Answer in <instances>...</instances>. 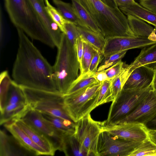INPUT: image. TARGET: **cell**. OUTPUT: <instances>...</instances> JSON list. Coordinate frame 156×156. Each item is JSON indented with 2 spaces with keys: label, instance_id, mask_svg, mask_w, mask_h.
<instances>
[{
  "label": "cell",
  "instance_id": "cell-18",
  "mask_svg": "<svg viewBox=\"0 0 156 156\" xmlns=\"http://www.w3.org/2000/svg\"><path fill=\"white\" fill-rule=\"evenodd\" d=\"M15 122L35 144L45 151L47 155H54L56 151L54 147L45 135L27 124L21 119L17 120Z\"/></svg>",
  "mask_w": 156,
  "mask_h": 156
},
{
  "label": "cell",
  "instance_id": "cell-35",
  "mask_svg": "<svg viewBox=\"0 0 156 156\" xmlns=\"http://www.w3.org/2000/svg\"><path fill=\"white\" fill-rule=\"evenodd\" d=\"M127 51H122L104 57V59L98 68L97 71L104 70L121 61Z\"/></svg>",
  "mask_w": 156,
  "mask_h": 156
},
{
  "label": "cell",
  "instance_id": "cell-36",
  "mask_svg": "<svg viewBox=\"0 0 156 156\" xmlns=\"http://www.w3.org/2000/svg\"><path fill=\"white\" fill-rule=\"evenodd\" d=\"M64 27V33L70 44L76 49V41L80 36L77 26L68 21L65 23Z\"/></svg>",
  "mask_w": 156,
  "mask_h": 156
},
{
  "label": "cell",
  "instance_id": "cell-40",
  "mask_svg": "<svg viewBox=\"0 0 156 156\" xmlns=\"http://www.w3.org/2000/svg\"><path fill=\"white\" fill-rule=\"evenodd\" d=\"M139 2L143 7L156 13V0H139Z\"/></svg>",
  "mask_w": 156,
  "mask_h": 156
},
{
  "label": "cell",
  "instance_id": "cell-22",
  "mask_svg": "<svg viewBox=\"0 0 156 156\" xmlns=\"http://www.w3.org/2000/svg\"><path fill=\"white\" fill-rule=\"evenodd\" d=\"M41 113L57 130L64 135L74 134L75 123L73 121L49 114Z\"/></svg>",
  "mask_w": 156,
  "mask_h": 156
},
{
  "label": "cell",
  "instance_id": "cell-9",
  "mask_svg": "<svg viewBox=\"0 0 156 156\" xmlns=\"http://www.w3.org/2000/svg\"><path fill=\"white\" fill-rule=\"evenodd\" d=\"M29 108L21 87L12 80L6 104L0 112V125L15 122L21 119Z\"/></svg>",
  "mask_w": 156,
  "mask_h": 156
},
{
  "label": "cell",
  "instance_id": "cell-5",
  "mask_svg": "<svg viewBox=\"0 0 156 156\" xmlns=\"http://www.w3.org/2000/svg\"><path fill=\"white\" fill-rule=\"evenodd\" d=\"M20 87L30 108L73 121L65 109L63 95L59 92Z\"/></svg>",
  "mask_w": 156,
  "mask_h": 156
},
{
  "label": "cell",
  "instance_id": "cell-34",
  "mask_svg": "<svg viewBox=\"0 0 156 156\" xmlns=\"http://www.w3.org/2000/svg\"><path fill=\"white\" fill-rule=\"evenodd\" d=\"M44 1L48 13L53 21L58 25L62 32L65 33V24L68 21L63 17L57 9L51 5L48 0Z\"/></svg>",
  "mask_w": 156,
  "mask_h": 156
},
{
  "label": "cell",
  "instance_id": "cell-38",
  "mask_svg": "<svg viewBox=\"0 0 156 156\" xmlns=\"http://www.w3.org/2000/svg\"><path fill=\"white\" fill-rule=\"evenodd\" d=\"M101 55L102 54L101 52L96 49L90 65L89 72L94 73L97 71L101 60Z\"/></svg>",
  "mask_w": 156,
  "mask_h": 156
},
{
  "label": "cell",
  "instance_id": "cell-10",
  "mask_svg": "<svg viewBox=\"0 0 156 156\" xmlns=\"http://www.w3.org/2000/svg\"><path fill=\"white\" fill-rule=\"evenodd\" d=\"M141 142L129 141L103 131L98 140V156H129Z\"/></svg>",
  "mask_w": 156,
  "mask_h": 156
},
{
  "label": "cell",
  "instance_id": "cell-33",
  "mask_svg": "<svg viewBox=\"0 0 156 156\" xmlns=\"http://www.w3.org/2000/svg\"><path fill=\"white\" fill-rule=\"evenodd\" d=\"M83 41V52L80 66V73L89 72L90 65L96 49L87 42Z\"/></svg>",
  "mask_w": 156,
  "mask_h": 156
},
{
  "label": "cell",
  "instance_id": "cell-47",
  "mask_svg": "<svg viewBox=\"0 0 156 156\" xmlns=\"http://www.w3.org/2000/svg\"><path fill=\"white\" fill-rule=\"evenodd\" d=\"M154 32L156 37V27H154Z\"/></svg>",
  "mask_w": 156,
  "mask_h": 156
},
{
  "label": "cell",
  "instance_id": "cell-16",
  "mask_svg": "<svg viewBox=\"0 0 156 156\" xmlns=\"http://www.w3.org/2000/svg\"><path fill=\"white\" fill-rule=\"evenodd\" d=\"M154 69L146 65L136 68L131 73L123 89L140 90L152 85Z\"/></svg>",
  "mask_w": 156,
  "mask_h": 156
},
{
  "label": "cell",
  "instance_id": "cell-23",
  "mask_svg": "<svg viewBox=\"0 0 156 156\" xmlns=\"http://www.w3.org/2000/svg\"><path fill=\"white\" fill-rule=\"evenodd\" d=\"M77 27L83 40L102 54L106 43V38L103 35L85 28L77 26Z\"/></svg>",
  "mask_w": 156,
  "mask_h": 156
},
{
  "label": "cell",
  "instance_id": "cell-12",
  "mask_svg": "<svg viewBox=\"0 0 156 156\" xmlns=\"http://www.w3.org/2000/svg\"><path fill=\"white\" fill-rule=\"evenodd\" d=\"M156 43L148 37L115 36L106 38V43L102 55L104 57L122 51L140 48Z\"/></svg>",
  "mask_w": 156,
  "mask_h": 156
},
{
  "label": "cell",
  "instance_id": "cell-4",
  "mask_svg": "<svg viewBox=\"0 0 156 156\" xmlns=\"http://www.w3.org/2000/svg\"><path fill=\"white\" fill-rule=\"evenodd\" d=\"M56 60L53 66L54 77L58 92L63 96L78 76L80 66L76 49L63 33Z\"/></svg>",
  "mask_w": 156,
  "mask_h": 156
},
{
  "label": "cell",
  "instance_id": "cell-45",
  "mask_svg": "<svg viewBox=\"0 0 156 156\" xmlns=\"http://www.w3.org/2000/svg\"><path fill=\"white\" fill-rule=\"evenodd\" d=\"M148 135L150 139L156 144V131L148 130Z\"/></svg>",
  "mask_w": 156,
  "mask_h": 156
},
{
  "label": "cell",
  "instance_id": "cell-32",
  "mask_svg": "<svg viewBox=\"0 0 156 156\" xmlns=\"http://www.w3.org/2000/svg\"><path fill=\"white\" fill-rule=\"evenodd\" d=\"M114 100L110 80H106L101 83L96 104V107Z\"/></svg>",
  "mask_w": 156,
  "mask_h": 156
},
{
  "label": "cell",
  "instance_id": "cell-29",
  "mask_svg": "<svg viewBox=\"0 0 156 156\" xmlns=\"http://www.w3.org/2000/svg\"><path fill=\"white\" fill-rule=\"evenodd\" d=\"M131 74L127 67L125 66L121 73L115 78L110 80L114 101L121 92L127 79Z\"/></svg>",
  "mask_w": 156,
  "mask_h": 156
},
{
  "label": "cell",
  "instance_id": "cell-20",
  "mask_svg": "<svg viewBox=\"0 0 156 156\" xmlns=\"http://www.w3.org/2000/svg\"><path fill=\"white\" fill-rule=\"evenodd\" d=\"M119 8L124 14L134 16L156 27V13L143 7L140 4Z\"/></svg>",
  "mask_w": 156,
  "mask_h": 156
},
{
  "label": "cell",
  "instance_id": "cell-6",
  "mask_svg": "<svg viewBox=\"0 0 156 156\" xmlns=\"http://www.w3.org/2000/svg\"><path fill=\"white\" fill-rule=\"evenodd\" d=\"M101 84L98 83L73 94L63 96L65 109L74 122H77L97 107Z\"/></svg>",
  "mask_w": 156,
  "mask_h": 156
},
{
  "label": "cell",
  "instance_id": "cell-28",
  "mask_svg": "<svg viewBox=\"0 0 156 156\" xmlns=\"http://www.w3.org/2000/svg\"><path fill=\"white\" fill-rule=\"evenodd\" d=\"M94 73L89 72L80 73L72 83L66 95H69L99 83L93 76Z\"/></svg>",
  "mask_w": 156,
  "mask_h": 156
},
{
  "label": "cell",
  "instance_id": "cell-31",
  "mask_svg": "<svg viewBox=\"0 0 156 156\" xmlns=\"http://www.w3.org/2000/svg\"><path fill=\"white\" fill-rule=\"evenodd\" d=\"M12 80L10 78L8 71L5 70L1 73L0 75V112H2L6 104L9 90Z\"/></svg>",
  "mask_w": 156,
  "mask_h": 156
},
{
  "label": "cell",
  "instance_id": "cell-13",
  "mask_svg": "<svg viewBox=\"0 0 156 156\" xmlns=\"http://www.w3.org/2000/svg\"><path fill=\"white\" fill-rule=\"evenodd\" d=\"M156 116V93L152 89L132 112L116 124L137 122L145 125Z\"/></svg>",
  "mask_w": 156,
  "mask_h": 156
},
{
  "label": "cell",
  "instance_id": "cell-44",
  "mask_svg": "<svg viewBox=\"0 0 156 156\" xmlns=\"http://www.w3.org/2000/svg\"><path fill=\"white\" fill-rule=\"evenodd\" d=\"M105 4L112 8L118 7L115 0H101Z\"/></svg>",
  "mask_w": 156,
  "mask_h": 156
},
{
  "label": "cell",
  "instance_id": "cell-24",
  "mask_svg": "<svg viewBox=\"0 0 156 156\" xmlns=\"http://www.w3.org/2000/svg\"><path fill=\"white\" fill-rule=\"evenodd\" d=\"M63 151L67 156H88L74 134L64 136Z\"/></svg>",
  "mask_w": 156,
  "mask_h": 156
},
{
  "label": "cell",
  "instance_id": "cell-43",
  "mask_svg": "<svg viewBox=\"0 0 156 156\" xmlns=\"http://www.w3.org/2000/svg\"><path fill=\"white\" fill-rule=\"evenodd\" d=\"M145 125L149 130H156V116Z\"/></svg>",
  "mask_w": 156,
  "mask_h": 156
},
{
  "label": "cell",
  "instance_id": "cell-11",
  "mask_svg": "<svg viewBox=\"0 0 156 156\" xmlns=\"http://www.w3.org/2000/svg\"><path fill=\"white\" fill-rule=\"evenodd\" d=\"M21 119L45 135L53 145L56 151H63L64 135L57 130L41 112L29 107Z\"/></svg>",
  "mask_w": 156,
  "mask_h": 156
},
{
  "label": "cell",
  "instance_id": "cell-8",
  "mask_svg": "<svg viewBox=\"0 0 156 156\" xmlns=\"http://www.w3.org/2000/svg\"><path fill=\"white\" fill-rule=\"evenodd\" d=\"M105 125V121L94 120L90 113L75 123L74 135L88 154L98 156L97 145L99 135Z\"/></svg>",
  "mask_w": 156,
  "mask_h": 156
},
{
  "label": "cell",
  "instance_id": "cell-3",
  "mask_svg": "<svg viewBox=\"0 0 156 156\" xmlns=\"http://www.w3.org/2000/svg\"><path fill=\"white\" fill-rule=\"evenodd\" d=\"M10 20L31 39L51 48L55 47L29 0H4Z\"/></svg>",
  "mask_w": 156,
  "mask_h": 156
},
{
  "label": "cell",
  "instance_id": "cell-1",
  "mask_svg": "<svg viewBox=\"0 0 156 156\" xmlns=\"http://www.w3.org/2000/svg\"><path fill=\"white\" fill-rule=\"evenodd\" d=\"M16 29L19 46L12 69L13 80L20 86L58 91L53 66L24 32L19 28Z\"/></svg>",
  "mask_w": 156,
  "mask_h": 156
},
{
  "label": "cell",
  "instance_id": "cell-41",
  "mask_svg": "<svg viewBox=\"0 0 156 156\" xmlns=\"http://www.w3.org/2000/svg\"><path fill=\"white\" fill-rule=\"evenodd\" d=\"M93 76L99 83H101L106 80H110L104 70L96 71L94 73Z\"/></svg>",
  "mask_w": 156,
  "mask_h": 156
},
{
  "label": "cell",
  "instance_id": "cell-21",
  "mask_svg": "<svg viewBox=\"0 0 156 156\" xmlns=\"http://www.w3.org/2000/svg\"><path fill=\"white\" fill-rule=\"evenodd\" d=\"M156 62V43L142 49L134 61L127 67L130 73L141 66L147 65Z\"/></svg>",
  "mask_w": 156,
  "mask_h": 156
},
{
  "label": "cell",
  "instance_id": "cell-26",
  "mask_svg": "<svg viewBox=\"0 0 156 156\" xmlns=\"http://www.w3.org/2000/svg\"><path fill=\"white\" fill-rule=\"evenodd\" d=\"M72 5L85 28L101 34L95 22L83 7L77 0H72Z\"/></svg>",
  "mask_w": 156,
  "mask_h": 156
},
{
  "label": "cell",
  "instance_id": "cell-7",
  "mask_svg": "<svg viewBox=\"0 0 156 156\" xmlns=\"http://www.w3.org/2000/svg\"><path fill=\"white\" fill-rule=\"evenodd\" d=\"M153 89L152 85L145 89L132 90L122 89L111 105L105 125L116 124L132 112Z\"/></svg>",
  "mask_w": 156,
  "mask_h": 156
},
{
  "label": "cell",
  "instance_id": "cell-42",
  "mask_svg": "<svg viewBox=\"0 0 156 156\" xmlns=\"http://www.w3.org/2000/svg\"><path fill=\"white\" fill-rule=\"evenodd\" d=\"M118 7L137 4L135 0H115Z\"/></svg>",
  "mask_w": 156,
  "mask_h": 156
},
{
  "label": "cell",
  "instance_id": "cell-46",
  "mask_svg": "<svg viewBox=\"0 0 156 156\" xmlns=\"http://www.w3.org/2000/svg\"><path fill=\"white\" fill-rule=\"evenodd\" d=\"M153 90L156 93V69H154V74L152 83Z\"/></svg>",
  "mask_w": 156,
  "mask_h": 156
},
{
  "label": "cell",
  "instance_id": "cell-27",
  "mask_svg": "<svg viewBox=\"0 0 156 156\" xmlns=\"http://www.w3.org/2000/svg\"><path fill=\"white\" fill-rule=\"evenodd\" d=\"M130 27L135 36L148 37L154 28L144 21L131 15H127Z\"/></svg>",
  "mask_w": 156,
  "mask_h": 156
},
{
  "label": "cell",
  "instance_id": "cell-30",
  "mask_svg": "<svg viewBox=\"0 0 156 156\" xmlns=\"http://www.w3.org/2000/svg\"><path fill=\"white\" fill-rule=\"evenodd\" d=\"M156 156V144L149 138L139 144L129 156Z\"/></svg>",
  "mask_w": 156,
  "mask_h": 156
},
{
  "label": "cell",
  "instance_id": "cell-15",
  "mask_svg": "<svg viewBox=\"0 0 156 156\" xmlns=\"http://www.w3.org/2000/svg\"><path fill=\"white\" fill-rule=\"evenodd\" d=\"M48 33L58 48L60 44L63 32L53 21L46 8L44 0H29Z\"/></svg>",
  "mask_w": 156,
  "mask_h": 156
},
{
  "label": "cell",
  "instance_id": "cell-17",
  "mask_svg": "<svg viewBox=\"0 0 156 156\" xmlns=\"http://www.w3.org/2000/svg\"><path fill=\"white\" fill-rule=\"evenodd\" d=\"M4 126L20 144L31 154L37 156L47 155L45 151L35 144L15 122L6 123Z\"/></svg>",
  "mask_w": 156,
  "mask_h": 156
},
{
  "label": "cell",
  "instance_id": "cell-37",
  "mask_svg": "<svg viewBox=\"0 0 156 156\" xmlns=\"http://www.w3.org/2000/svg\"><path fill=\"white\" fill-rule=\"evenodd\" d=\"M125 65L121 60L104 70L110 80L118 75L123 68Z\"/></svg>",
  "mask_w": 156,
  "mask_h": 156
},
{
  "label": "cell",
  "instance_id": "cell-25",
  "mask_svg": "<svg viewBox=\"0 0 156 156\" xmlns=\"http://www.w3.org/2000/svg\"><path fill=\"white\" fill-rule=\"evenodd\" d=\"M57 9L63 17L76 26L85 28V26L77 15L72 4L61 0H53Z\"/></svg>",
  "mask_w": 156,
  "mask_h": 156
},
{
  "label": "cell",
  "instance_id": "cell-14",
  "mask_svg": "<svg viewBox=\"0 0 156 156\" xmlns=\"http://www.w3.org/2000/svg\"><path fill=\"white\" fill-rule=\"evenodd\" d=\"M103 131H107L126 140L141 142L148 138V130L145 125L137 122L105 125Z\"/></svg>",
  "mask_w": 156,
  "mask_h": 156
},
{
  "label": "cell",
  "instance_id": "cell-48",
  "mask_svg": "<svg viewBox=\"0 0 156 156\" xmlns=\"http://www.w3.org/2000/svg\"><path fill=\"white\" fill-rule=\"evenodd\" d=\"M154 131H156V130H154Z\"/></svg>",
  "mask_w": 156,
  "mask_h": 156
},
{
  "label": "cell",
  "instance_id": "cell-19",
  "mask_svg": "<svg viewBox=\"0 0 156 156\" xmlns=\"http://www.w3.org/2000/svg\"><path fill=\"white\" fill-rule=\"evenodd\" d=\"M31 154L24 148L12 136L0 131V156H26Z\"/></svg>",
  "mask_w": 156,
  "mask_h": 156
},
{
  "label": "cell",
  "instance_id": "cell-39",
  "mask_svg": "<svg viewBox=\"0 0 156 156\" xmlns=\"http://www.w3.org/2000/svg\"><path fill=\"white\" fill-rule=\"evenodd\" d=\"M75 48L78 60L80 66L83 52V41L80 36L76 41Z\"/></svg>",
  "mask_w": 156,
  "mask_h": 156
},
{
  "label": "cell",
  "instance_id": "cell-2",
  "mask_svg": "<svg viewBox=\"0 0 156 156\" xmlns=\"http://www.w3.org/2000/svg\"><path fill=\"white\" fill-rule=\"evenodd\" d=\"M77 0L89 13L105 38L115 36H135L127 17L119 7H110L101 0Z\"/></svg>",
  "mask_w": 156,
  "mask_h": 156
}]
</instances>
